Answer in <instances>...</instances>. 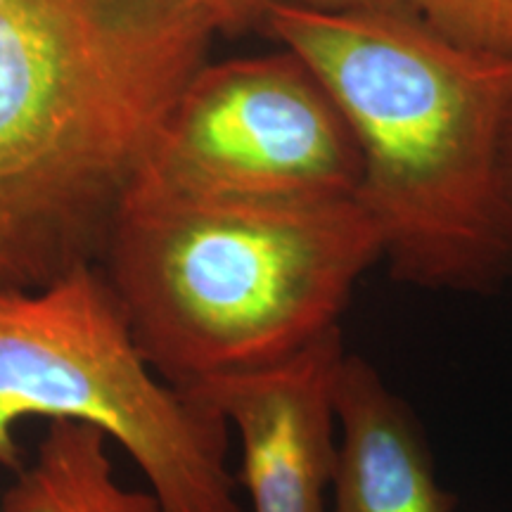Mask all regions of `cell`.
<instances>
[{"label":"cell","instance_id":"cell-1","mask_svg":"<svg viewBox=\"0 0 512 512\" xmlns=\"http://www.w3.org/2000/svg\"><path fill=\"white\" fill-rule=\"evenodd\" d=\"M214 34L195 0H0V287L100 261Z\"/></svg>","mask_w":512,"mask_h":512},{"label":"cell","instance_id":"cell-2","mask_svg":"<svg viewBox=\"0 0 512 512\" xmlns=\"http://www.w3.org/2000/svg\"><path fill=\"white\" fill-rule=\"evenodd\" d=\"M268 31L328 88L361 155L356 200L399 283L489 292L512 275L498 181L512 60L451 41L408 5L278 0Z\"/></svg>","mask_w":512,"mask_h":512},{"label":"cell","instance_id":"cell-3","mask_svg":"<svg viewBox=\"0 0 512 512\" xmlns=\"http://www.w3.org/2000/svg\"><path fill=\"white\" fill-rule=\"evenodd\" d=\"M382 261L358 200L233 202L131 190L100 266L150 368L174 387L292 356L339 325Z\"/></svg>","mask_w":512,"mask_h":512},{"label":"cell","instance_id":"cell-4","mask_svg":"<svg viewBox=\"0 0 512 512\" xmlns=\"http://www.w3.org/2000/svg\"><path fill=\"white\" fill-rule=\"evenodd\" d=\"M100 427L138 465L162 512H245L230 425L164 382L133 339L100 261L38 287H0V467H24V420Z\"/></svg>","mask_w":512,"mask_h":512},{"label":"cell","instance_id":"cell-5","mask_svg":"<svg viewBox=\"0 0 512 512\" xmlns=\"http://www.w3.org/2000/svg\"><path fill=\"white\" fill-rule=\"evenodd\" d=\"M361 155L328 88L290 50L202 64L131 190L188 200H356ZM128 190V192H131Z\"/></svg>","mask_w":512,"mask_h":512},{"label":"cell","instance_id":"cell-6","mask_svg":"<svg viewBox=\"0 0 512 512\" xmlns=\"http://www.w3.org/2000/svg\"><path fill=\"white\" fill-rule=\"evenodd\" d=\"M342 325L268 366L185 384L240 437V484L252 512H332L337 467L335 377Z\"/></svg>","mask_w":512,"mask_h":512},{"label":"cell","instance_id":"cell-7","mask_svg":"<svg viewBox=\"0 0 512 512\" xmlns=\"http://www.w3.org/2000/svg\"><path fill=\"white\" fill-rule=\"evenodd\" d=\"M332 512H453L411 408L366 358L344 354L335 377Z\"/></svg>","mask_w":512,"mask_h":512},{"label":"cell","instance_id":"cell-8","mask_svg":"<svg viewBox=\"0 0 512 512\" xmlns=\"http://www.w3.org/2000/svg\"><path fill=\"white\" fill-rule=\"evenodd\" d=\"M110 437L100 427L50 420L36 456L5 489L3 512H162L152 491L114 477Z\"/></svg>","mask_w":512,"mask_h":512},{"label":"cell","instance_id":"cell-9","mask_svg":"<svg viewBox=\"0 0 512 512\" xmlns=\"http://www.w3.org/2000/svg\"><path fill=\"white\" fill-rule=\"evenodd\" d=\"M451 41L512 60V0H403Z\"/></svg>","mask_w":512,"mask_h":512},{"label":"cell","instance_id":"cell-10","mask_svg":"<svg viewBox=\"0 0 512 512\" xmlns=\"http://www.w3.org/2000/svg\"><path fill=\"white\" fill-rule=\"evenodd\" d=\"M214 24L216 34H242L254 27L266 24L268 10L278 0H195Z\"/></svg>","mask_w":512,"mask_h":512},{"label":"cell","instance_id":"cell-11","mask_svg":"<svg viewBox=\"0 0 512 512\" xmlns=\"http://www.w3.org/2000/svg\"><path fill=\"white\" fill-rule=\"evenodd\" d=\"M498 181H501V200L505 216L512 228V102L505 119L503 140H501V162H498Z\"/></svg>","mask_w":512,"mask_h":512},{"label":"cell","instance_id":"cell-12","mask_svg":"<svg viewBox=\"0 0 512 512\" xmlns=\"http://www.w3.org/2000/svg\"><path fill=\"white\" fill-rule=\"evenodd\" d=\"M320 8H366V5H403V0H306Z\"/></svg>","mask_w":512,"mask_h":512},{"label":"cell","instance_id":"cell-13","mask_svg":"<svg viewBox=\"0 0 512 512\" xmlns=\"http://www.w3.org/2000/svg\"><path fill=\"white\" fill-rule=\"evenodd\" d=\"M0 512H3V508H0Z\"/></svg>","mask_w":512,"mask_h":512}]
</instances>
